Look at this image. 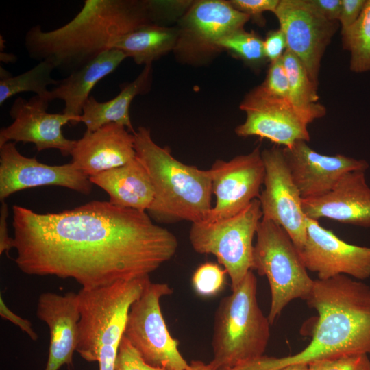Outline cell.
Segmentation results:
<instances>
[{
  "mask_svg": "<svg viewBox=\"0 0 370 370\" xmlns=\"http://www.w3.org/2000/svg\"><path fill=\"white\" fill-rule=\"evenodd\" d=\"M14 262L24 273L73 279L86 290L149 276L178 242L147 212L92 201L39 214L12 206Z\"/></svg>",
  "mask_w": 370,
  "mask_h": 370,
  "instance_id": "obj_1",
  "label": "cell"
},
{
  "mask_svg": "<svg viewBox=\"0 0 370 370\" xmlns=\"http://www.w3.org/2000/svg\"><path fill=\"white\" fill-rule=\"evenodd\" d=\"M317 320L309 344L281 358L262 356L227 370H282L348 354H370V286L348 275L314 280L306 300Z\"/></svg>",
  "mask_w": 370,
  "mask_h": 370,
  "instance_id": "obj_2",
  "label": "cell"
},
{
  "mask_svg": "<svg viewBox=\"0 0 370 370\" xmlns=\"http://www.w3.org/2000/svg\"><path fill=\"white\" fill-rule=\"evenodd\" d=\"M153 21L149 1L86 0L76 16L57 29L32 27L24 46L31 59L70 74L112 49L122 36Z\"/></svg>",
  "mask_w": 370,
  "mask_h": 370,
  "instance_id": "obj_3",
  "label": "cell"
},
{
  "mask_svg": "<svg viewBox=\"0 0 370 370\" xmlns=\"http://www.w3.org/2000/svg\"><path fill=\"white\" fill-rule=\"evenodd\" d=\"M133 134L136 155L154 189L149 216L163 223L205 221L212 208L210 169L202 170L175 158L169 148L153 141L149 128L139 127Z\"/></svg>",
  "mask_w": 370,
  "mask_h": 370,
  "instance_id": "obj_4",
  "label": "cell"
},
{
  "mask_svg": "<svg viewBox=\"0 0 370 370\" xmlns=\"http://www.w3.org/2000/svg\"><path fill=\"white\" fill-rule=\"evenodd\" d=\"M149 277L120 281L77 293L80 319L76 352L99 369H115V362L132 304Z\"/></svg>",
  "mask_w": 370,
  "mask_h": 370,
  "instance_id": "obj_5",
  "label": "cell"
},
{
  "mask_svg": "<svg viewBox=\"0 0 370 370\" xmlns=\"http://www.w3.org/2000/svg\"><path fill=\"white\" fill-rule=\"evenodd\" d=\"M217 309L212 346V370L232 368L264 356L270 323L259 307L252 270Z\"/></svg>",
  "mask_w": 370,
  "mask_h": 370,
  "instance_id": "obj_6",
  "label": "cell"
},
{
  "mask_svg": "<svg viewBox=\"0 0 370 370\" xmlns=\"http://www.w3.org/2000/svg\"><path fill=\"white\" fill-rule=\"evenodd\" d=\"M256 235L252 270L269 281L271 306L267 317L271 325L291 301L307 299L314 280L308 274L299 250L281 226L262 218Z\"/></svg>",
  "mask_w": 370,
  "mask_h": 370,
  "instance_id": "obj_7",
  "label": "cell"
},
{
  "mask_svg": "<svg viewBox=\"0 0 370 370\" xmlns=\"http://www.w3.org/2000/svg\"><path fill=\"white\" fill-rule=\"evenodd\" d=\"M262 218L260 201L255 199L232 217L191 225L189 240L193 249L217 258L230 276L232 290L253 269V239Z\"/></svg>",
  "mask_w": 370,
  "mask_h": 370,
  "instance_id": "obj_8",
  "label": "cell"
},
{
  "mask_svg": "<svg viewBox=\"0 0 370 370\" xmlns=\"http://www.w3.org/2000/svg\"><path fill=\"white\" fill-rule=\"evenodd\" d=\"M172 293L168 284L150 281L130 307L124 336L147 365L186 370L189 364L180 352L178 342L171 336L160 309L161 298Z\"/></svg>",
  "mask_w": 370,
  "mask_h": 370,
  "instance_id": "obj_9",
  "label": "cell"
},
{
  "mask_svg": "<svg viewBox=\"0 0 370 370\" xmlns=\"http://www.w3.org/2000/svg\"><path fill=\"white\" fill-rule=\"evenodd\" d=\"M264 165V188L258 200L262 219L281 226L299 251L306 237V217L302 198L292 178L283 153V148L273 146L262 151Z\"/></svg>",
  "mask_w": 370,
  "mask_h": 370,
  "instance_id": "obj_10",
  "label": "cell"
},
{
  "mask_svg": "<svg viewBox=\"0 0 370 370\" xmlns=\"http://www.w3.org/2000/svg\"><path fill=\"white\" fill-rule=\"evenodd\" d=\"M273 14L286 36V49L299 60L318 85L321 59L338 22L328 20L308 0H280Z\"/></svg>",
  "mask_w": 370,
  "mask_h": 370,
  "instance_id": "obj_11",
  "label": "cell"
},
{
  "mask_svg": "<svg viewBox=\"0 0 370 370\" xmlns=\"http://www.w3.org/2000/svg\"><path fill=\"white\" fill-rule=\"evenodd\" d=\"M239 108L246 118L235 128L238 136H258L287 148L298 140L308 142L310 139L308 124L288 99L270 94L262 84L245 96Z\"/></svg>",
  "mask_w": 370,
  "mask_h": 370,
  "instance_id": "obj_12",
  "label": "cell"
},
{
  "mask_svg": "<svg viewBox=\"0 0 370 370\" xmlns=\"http://www.w3.org/2000/svg\"><path fill=\"white\" fill-rule=\"evenodd\" d=\"M261 153L258 146L247 154L213 163L210 171L215 202L204 221L232 217L258 199L265 171Z\"/></svg>",
  "mask_w": 370,
  "mask_h": 370,
  "instance_id": "obj_13",
  "label": "cell"
},
{
  "mask_svg": "<svg viewBox=\"0 0 370 370\" xmlns=\"http://www.w3.org/2000/svg\"><path fill=\"white\" fill-rule=\"evenodd\" d=\"M250 18L228 1H197L191 4L181 20L174 51L188 60L217 52V42L243 29Z\"/></svg>",
  "mask_w": 370,
  "mask_h": 370,
  "instance_id": "obj_14",
  "label": "cell"
},
{
  "mask_svg": "<svg viewBox=\"0 0 370 370\" xmlns=\"http://www.w3.org/2000/svg\"><path fill=\"white\" fill-rule=\"evenodd\" d=\"M299 251L306 269L319 280L339 275L358 280L370 277V247L347 243L317 220L306 218V241Z\"/></svg>",
  "mask_w": 370,
  "mask_h": 370,
  "instance_id": "obj_15",
  "label": "cell"
},
{
  "mask_svg": "<svg viewBox=\"0 0 370 370\" xmlns=\"http://www.w3.org/2000/svg\"><path fill=\"white\" fill-rule=\"evenodd\" d=\"M42 186L65 187L89 195L92 183L73 162L48 165L23 156L15 142L0 146V200L24 189Z\"/></svg>",
  "mask_w": 370,
  "mask_h": 370,
  "instance_id": "obj_16",
  "label": "cell"
},
{
  "mask_svg": "<svg viewBox=\"0 0 370 370\" xmlns=\"http://www.w3.org/2000/svg\"><path fill=\"white\" fill-rule=\"evenodd\" d=\"M49 103L38 95L29 99L16 97L9 111L13 122L0 130V146L8 142L32 143L37 151L56 149L64 156H71L75 140L65 138L62 128L78 121L63 112H48Z\"/></svg>",
  "mask_w": 370,
  "mask_h": 370,
  "instance_id": "obj_17",
  "label": "cell"
},
{
  "mask_svg": "<svg viewBox=\"0 0 370 370\" xmlns=\"http://www.w3.org/2000/svg\"><path fill=\"white\" fill-rule=\"evenodd\" d=\"M283 153L292 178L301 198L323 195L338 183L344 174L352 171H366L368 162L342 154H321L298 140L291 147H284Z\"/></svg>",
  "mask_w": 370,
  "mask_h": 370,
  "instance_id": "obj_18",
  "label": "cell"
},
{
  "mask_svg": "<svg viewBox=\"0 0 370 370\" xmlns=\"http://www.w3.org/2000/svg\"><path fill=\"white\" fill-rule=\"evenodd\" d=\"M306 217L318 221L326 218L341 223L370 227V187L365 171L344 174L329 192L309 199H302Z\"/></svg>",
  "mask_w": 370,
  "mask_h": 370,
  "instance_id": "obj_19",
  "label": "cell"
},
{
  "mask_svg": "<svg viewBox=\"0 0 370 370\" xmlns=\"http://www.w3.org/2000/svg\"><path fill=\"white\" fill-rule=\"evenodd\" d=\"M37 317L49 328L50 343L45 370H59L62 365L73 368L80 319L78 294L42 293L38 298Z\"/></svg>",
  "mask_w": 370,
  "mask_h": 370,
  "instance_id": "obj_20",
  "label": "cell"
},
{
  "mask_svg": "<svg viewBox=\"0 0 370 370\" xmlns=\"http://www.w3.org/2000/svg\"><path fill=\"white\" fill-rule=\"evenodd\" d=\"M71 162L88 177L121 166L136 155L134 134L120 124L110 123L86 131L75 140Z\"/></svg>",
  "mask_w": 370,
  "mask_h": 370,
  "instance_id": "obj_21",
  "label": "cell"
},
{
  "mask_svg": "<svg viewBox=\"0 0 370 370\" xmlns=\"http://www.w3.org/2000/svg\"><path fill=\"white\" fill-rule=\"evenodd\" d=\"M127 56L120 50H107L87 64L59 79L53 88L49 90L46 99L64 101L63 113L80 122L84 104L90 97L93 87L103 77L112 73Z\"/></svg>",
  "mask_w": 370,
  "mask_h": 370,
  "instance_id": "obj_22",
  "label": "cell"
},
{
  "mask_svg": "<svg viewBox=\"0 0 370 370\" xmlns=\"http://www.w3.org/2000/svg\"><path fill=\"white\" fill-rule=\"evenodd\" d=\"M110 197L116 206L140 212L148 210L154 199V189L144 164L136 156L126 164L89 177Z\"/></svg>",
  "mask_w": 370,
  "mask_h": 370,
  "instance_id": "obj_23",
  "label": "cell"
},
{
  "mask_svg": "<svg viewBox=\"0 0 370 370\" xmlns=\"http://www.w3.org/2000/svg\"><path fill=\"white\" fill-rule=\"evenodd\" d=\"M152 81V64L145 65L144 69L132 82L121 86L120 92L113 99L101 102L90 95L84 104L80 122L87 131H95L101 126L116 123L125 126L134 134L130 107L136 96L143 95L150 89Z\"/></svg>",
  "mask_w": 370,
  "mask_h": 370,
  "instance_id": "obj_24",
  "label": "cell"
},
{
  "mask_svg": "<svg viewBox=\"0 0 370 370\" xmlns=\"http://www.w3.org/2000/svg\"><path fill=\"white\" fill-rule=\"evenodd\" d=\"M178 36V29L151 23L122 36L112 49L121 51L136 64H151L175 49Z\"/></svg>",
  "mask_w": 370,
  "mask_h": 370,
  "instance_id": "obj_25",
  "label": "cell"
},
{
  "mask_svg": "<svg viewBox=\"0 0 370 370\" xmlns=\"http://www.w3.org/2000/svg\"><path fill=\"white\" fill-rule=\"evenodd\" d=\"M288 77V100L299 114L310 124L326 114L319 102L318 85L310 79L299 60L286 49L282 56Z\"/></svg>",
  "mask_w": 370,
  "mask_h": 370,
  "instance_id": "obj_26",
  "label": "cell"
},
{
  "mask_svg": "<svg viewBox=\"0 0 370 370\" xmlns=\"http://www.w3.org/2000/svg\"><path fill=\"white\" fill-rule=\"evenodd\" d=\"M54 69L51 63L42 61L21 74L1 79L0 106L12 96L24 92H32L46 99L49 90L47 87L59 82L51 77Z\"/></svg>",
  "mask_w": 370,
  "mask_h": 370,
  "instance_id": "obj_27",
  "label": "cell"
},
{
  "mask_svg": "<svg viewBox=\"0 0 370 370\" xmlns=\"http://www.w3.org/2000/svg\"><path fill=\"white\" fill-rule=\"evenodd\" d=\"M342 43L350 53L349 68L360 73L370 71V0H367L357 21L341 31Z\"/></svg>",
  "mask_w": 370,
  "mask_h": 370,
  "instance_id": "obj_28",
  "label": "cell"
},
{
  "mask_svg": "<svg viewBox=\"0 0 370 370\" xmlns=\"http://www.w3.org/2000/svg\"><path fill=\"white\" fill-rule=\"evenodd\" d=\"M217 46L219 50L226 49L249 64H259L266 59L264 40L254 32L244 29L224 36Z\"/></svg>",
  "mask_w": 370,
  "mask_h": 370,
  "instance_id": "obj_29",
  "label": "cell"
},
{
  "mask_svg": "<svg viewBox=\"0 0 370 370\" xmlns=\"http://www.w3.org/2000/svg\"><path fill=\"white\" fill-rule=\"evenodd\" d=\"M225 270L218 264L206 262L200 265L192 278V283L195 291L202 296H212L222 288Z\"/></svg>",
  "mask_w": 370,
  "mask_h": 370,
  "instance_id": "obj_30",
  "label": "cell"
},
{
  "mask_svg": "<svg viewBox=\"0 0 370 370\" xmlns=\"http://www.w3.org/2000/svg\"><path fill=\"white\" fill-rule=\"evenodd\" d=\"M309 370H370L367 354H348L319 360L308 365Z\"/></svg>",
  "mask_w": 370,
  "mask_h": 370,
  "instance_id": "obj_31",
  "label": "cell"
},
{
  "mask_svg": "<svg viewBox=\"0 0 370 370\" xmlns=\"http://www.w3.org/2000/svg\"><path fill=\"white\" fill-rule=\"evenodd\" d=\"M261 84L270 94L288 99V77L282 57L271 63L266 79Z\"/></svg>",
  "mask_w": 370,
  "mask_h": 370,
  "instance_id": "obj_32",
  "label": "cell"
},
{
  "mask_svg": "<svg viewBox=\"0 0 370 370\" xmlns=\"http://www.w3.org/2000/svg\"><path fill=\"white\" fill-rule=\"evenodd\" d=\"M147 365L123 336L115 362V370H147Z\"/></svg>",
  "mask_w": 370,
  "mask_h": 370,
  "instance_id": "obj_33",
  "label": "cell"
},
{
  "mask_svg": "<svg viewBox=\"0 0 370 370\" xmlns=\"http://www.w3.org/2000/svg\"><path fill=\"white\" fill-rule=\"evenodd\" d=\"M231 5L250 17L260 16L264 12H274L280 0H231Z\"/></svg>",
  "mask_w": 370,
  "mask_h": 370,
  "instance_id": "obj_34",
  "label": "cell"
},
{
  "mask_svg": "<svg viewBox=\"0 0 370 370\" xmlns=\"http://www.w3.org/2000/svg\"><path fill=\"white\" fill-rule=\"evenodd\" d=\"M286 49V36L280 28L267 34L264 40V51L266 58L271 62L281 58Z\"/></svg>",
  "mask_w": 370,
  "mask_h": 370,
  "instance_id": "obj_35",
  "label": "cell"
},
{
  "mask_svg": "<svg viewBox=\"0 0 370 370\" xmlns=\"http://www.w3.org/2000/svg\"><path fill=\"white\" fill-rule=\"evenodd\" d=\"M367 0H341L338 23L343 31L352 25L360 16Z\"/></svg>",
  "mask_w": 370,
  "mask_h": 370,
  "instance_id": "obj_36",
  "label": "cell"
},
{
  "mask_svg": "<svg viewBox=\"0 0 370 370\" xmlns=\"http://www.w3.org/2000/svg\"><path fill=\"white\" fill-rule=\"evenodd\" d=\"M0 315L1 318L7 319L18 326L32 340L36 341L38 339V335L33 330L32 323L12 311L4 302L2 296L0 297Z\"/></svg>",
  "mask_w": 370,
  "mask_h": 370,
  "instance_id": "obj_37",
  "label": "cell"
},
{
  "mask_svg": "<svg viewBox=\"0 0 370 370\" xmlns=\"http://www.w3.org/2000/svg\"><path fill=\"white\" fill-rule=\"evenodd\" d=\"M308 1L328 20L338 22L341 0H308Z\"/></svg>",
  "mask_w": 370,
  "mask_h": 370,
  "instance_id": "obj_38",
  "label": "cell"
},
{
  "mask_svg": "<svg viewBox=\"0 0 370 370\" xmlns=\"http://www.w3.org/2000/svg\"><path fill=\"white\" fill-rule=\"evenodd\" d=\"M8 216V206L5 201H1L0 208V254L8 253L12 248H14V240L8 234L7 218Z\"/></svg>",
  "mask_w": 370,
  "mask_h": 370,
  "instance_id": "obj_39",
  "label": "cell"
},
{
  "mask_svg": "<svg viewBox=\"0 0 370 370\" xmlns=\"http://www.w3.org/2000/svg\"><path fill=\"white\" fill-rule=\"evenodd\" d=\"M186 370H212L208 364H205L202 361L193 360Z\"/></svg>",
  "mask_w": 370,
  "mask_h": 370,
  "instance_id": "obj_40",
  "label": "cell"
},
{
  "mask_svg": "<svg viewBox=\"0 0 370 370\" xmlns=\"http://www.w3.org/2000/svg\"><path fill=\"white\" fill-rule=\"evenodd\" d=\"M1 61L5 63H13L16 60V56L12 53H7L4 51H1L0 53Z\"/></svg>",
  "mask_w": 370,
  "mask_h": 370,
  "instance_id": "obj_41",
  "label": "cell"
},
{
  "mask_svg": "<svg viewBox=\"0 0 370 370\" xmlns=\"http://www.w3.org/2000/svg\"><path fill=\"white\" fill-rule=\"evenodd\" d=\"M282 370H309L308 365L304 364L289 365Z\"/></svg>",
  "mask_w": 370,
  "mask_h": 370,
  "instance_id": "obj_42",
  "label": "cell"
},
{
  "mask_svg": "<svg viewBox=\"0 0 370 370\" xmlns=\"http://www.w3.org/2000/svg\"><path fill=\"white\" fill-rule=\"evenodd\" d=\"M147 370H164V369H159V368H154L148 365Z\"/></svg>",
  "mask_w": 370,
  "mask_h": 370,
  "instance_id": "obj_43",
  "label": "cell"
}]
</instances>
